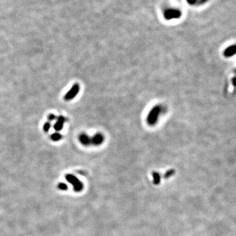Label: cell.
<instances>
[{
    "instance_id": "obj_6",
    "label": "cell",
    "mask_w": 236,
    "mask_h": 236,
    "mask_svg": "<svg viewBox=\"0 0 236 236\" xmlns=\"http://www.w3.org/2000/svg\"><path fill=\"white\" fill-rule=\"evenodd\" d=\"M79 142L82 144L83 146H89L91 144V138H90L89 135H87L85 133H82L79 136Z\"/></svg>"
},
{
    "instance_id": "obj_13",
    "label": "cell",
    "mask_w": 236,
    "mask_h": 236,
    "mask_svg": "<svg viewBox=\"0 0 236 236\" xmlns=\"http://www.w3.org/2000/svg\"><path fill=\"white\" fill-rule=\"evenodd\" d=\"M174 173V170H170L169 171H168V172H167L166 174H165V177L166 178H169L170 176H171V175H173Z\"/></svg>"
},
{
    "instance_id": "obj_15",
    "label": "cell",
    "mask_w": 236,
    "mask_h": 236,
    "mask_svg": "<svg viewBox=\"0 0 236 236\" xmlns=\"http://www.w3.org/2000/svg\"><path fill=\"white\" fill-rule=\"evenodd\" d=\"M235 73H236V70H235Z\"/></svg>"
},
{
    "instance_id": "obj_12",
    "label": "cell",
    "mask_w": 236,
    "mask_h": 236,
    "mask_svg": "<svg viewBox=\"0 0 236 236\" xmlns=\"http://www.w3.org/2000/svg\"><path fill=\"white\" fill-rule=\"evenodd\" d=\"M58 187L60 190H66L68 189L67 185L64 183H60L58 186Z\"/></svg>"
},
{
    "instance_id": "obj_2",
    "label": "cell",
    "mask_w": 236,
    "mask_h": 236,
    "mask_svg": "<svg viewBox=\"0 0 236 236\" xmlns=\"http://www.w3.org/2000/svg\"><path fill=\"white\" fill-rule=\"evenodd\" d=\"M66 178L67 181L73 186L74 191L80 192L81 190H82L83 187V184L77 177L72 174H67L66 176Z\"/></svg>"
},
{
    "instance_id": "obj_1",
    "label": "cell",
    "mask_w": 236,
    "mask_h": 236,
    "mask_svg": "<svg viewBox=\"0 0 236 236\" xmlns=\"http://www.w3.org/2000/svg\"><path fill=\"white\" fill-rule=\"evenodd\" d=\"M162 112V108L160 106H155L152 108L150 112L148 113L146 118L148 124L150 126H154L157 123L158 119Z\"/></svg>"
},
{
    "instance_id": "obj_5",
    "label": "cell",
    "mask_w": 236,
    "mask_h": 236,
    "mask_svg": "<svg viewBox=\"0 0 236 236\" xmlns=\"http://www.w3.org/2000/svg\"><path fill=\"white\" fill-rule=\"evenodd\" d=\"M66 119L65 117L62 116H60L57 117V121L54 125V129L56 131H61L64 127V124L65 123Z\"/></svg>"
},
{
    "instance_id": "obj_9",
    "label": "cell",
    "mask_w": 236,
    "mask_h": 236,
    "mask_svg": "<svg viewBox=\"0 0 236 236\" xmlns=\"http://www.w3.org/2000/svg\"><path fill=\"white\" fill-rule=\"evenodd\" d=\"M153 177H154V182L155 184H159V182H160V175L158 173L154 172L153 173Z\"/></svg>"
},
{
    "instance_id": "obj_14",
    "label": "cell",
    "mask_w": 236,
    "mask_h": 236,
    "mask_svg": "<svg viewBox=\"0 0 236 236\" xmlns=\"http://www.w3.org/2000/svg\"><path fill=\"white\" fill-rule=\"evenodd\" d=\"M232 83H233V85L236 87V77H234L232 79Z\"/></svg>"
},
{
    "instance_id": "obj_8",
    "label": "cell",
    "mask_w": 236,
    "mask_h": 236,
    "mask_svg": "<svg viewBox=\"0 0 236 236\" xmlns=\"http://www.w3.org/2000/svg\"><path fill=\"white\" fill-rule=\"evenodd\" d=\"M62 138V136L61 134H60L59 132H54L51 135V139L53 141H59V140H61Z\"/></svg>"
},
{
    "instance_id": "obj_4",
    "label": "cell",
    "mask_w": 236,
    "mask_h": 236,
    "mask_svg": "<svg viewBox=\"0 0 236 236\" xmlns=\"http://www.w3.org/2000/svg\"><path fill=\"white\" fill-rule=\"evenodd\" d=\"M104 140V135L101 133H97L91 138V144L95 146H99L103 143Z\"/></svg>"
},
{
    "instance_id": "obj_10",
    "label": "cell",
    "mask_w": 236,
    "mask_h": 236,
    "mask_svg": "<svg viewBox=\"0 0 236 236\" xmlns=\"http://www.w3.org/2000/svg\"><path fill=\"white\" fill-rule=\"evenodd\" d=\"M51 127V124L50 122H49V121H47V122L45 123L44 125H43V131L45 132H48L50 130V129Z\"/></svg>"
},
{
    "instance_id": "obj_11",
    "label": "cell",
    "mask_w": 236,
    "mask_h": 236,
    "mask_svg": "<svg viewBox=\"0 0 236 236\" xmlns=\"http://www.w3.org/2000/svg\"><path fill=\"white\" fill-rule=\"evenodd\" d=\"M47 119L49 121H54L56 119V116L55 115V114H53V113H50L49 114L48 116H47Z\"/></svg>"
},
{
    "instance_id": "obj_7",
    "label": "cell",
    "mask_w": 236,
    "mask_h": 236,
    "mask_svg": "<svg viewBox=\"0 0 236 236\" xmlns=\"http://www.w3.org/2000/svg\"><path fill=\"white\" fill-rule=\"evenodd\" d=\"M236 54V45L228 47L224 51V55L226 57L233 56Z\"/></svg>"
},
{
    "instance_id": "obj_3",
    "label": "cell",
    "mask_w": 236,
    "mask_h": 236,
    "mask_svg": "<svg viewBox=\"0 0 236 236\" xmlns=\"http://www.w3.org/2000/svg\"><path fill=\"white\" fill-rule=\"evenodd\" d=\"M79 91H80V86L78 83H75L70 88V89L64 95V98L66 101H70L77 96L78 94L79 93Z\"/></svg>"
}]
</instances>
